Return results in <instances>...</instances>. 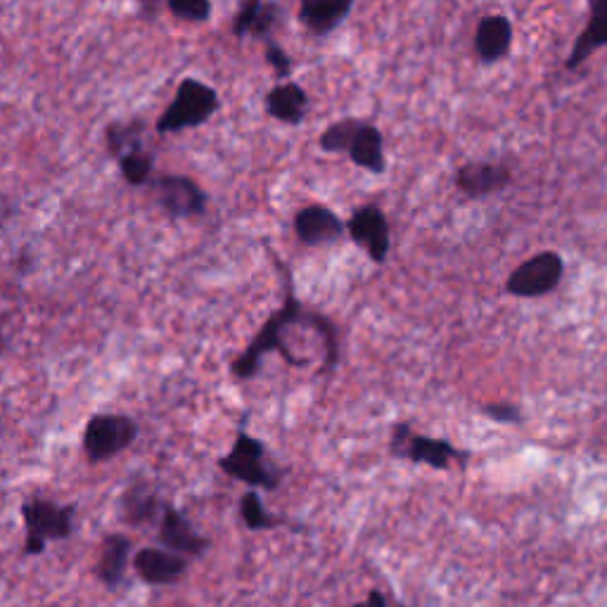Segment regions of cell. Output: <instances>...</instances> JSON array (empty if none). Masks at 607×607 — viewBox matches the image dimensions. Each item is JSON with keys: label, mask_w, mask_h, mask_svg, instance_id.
I'll list each match as a JSON object with an SVG mask.
<instances>
[{"label": "cell", "mask_w": 607, "mask_h": 607, "mask_svg": "<svg viewBox=\"0 0 607 607\" xmlns=\"http://www.w3.org/2000/svg\"><path fill=\"white\" fill-rule=\"evenodd\" d=\"M119 171L124 176V181L129 185H145L150 183L152 171H155V157L150 152L143 150V143L131 148L129 152L117 157Z\"/></svg>", "instance_id": "obj_22"}, {"label": "cell", "mask_w": 607, "mask_h": 607, "mask_svg": "<svg viewBox=\"0 0 607 607\" xmlns=\"http://www.w3.org/2000/svg\"><path fill=\"white\" fill-rule=\"evenodd\" d=\"M219 93L200 79H183L176 88L174 100L157 119V133H178L207 124L219 110Z\"/></svg>", "instance_id": "obj_2"}, {"label": "cell", "mask_w": 607, "mask_h": 607, "mask_svg": "<svg viewBox=\"0 0 607 607\" xmlns=\"http://www.w3.org/2000/svg\"><path fill=\"white\" fill-rule=\"evenodd\" d=\"M513 46V24L503 15H487L479 19L475 34V50L482 62H498L508 55Z\"/></svg>", "instance_id": "obj_15"}, {"label": "cell", "mask_w": 607, "mask_h": 607, "mask_svg": "<svg viewBox=\"0 0 607 607\" xmlns=\"http://www.w3.org/2000/svg\"><path fill=\"white\" fill-rule=\"evenodd\" d=\"M354 607H387V598L382 596L380 591H373L366 600H363V603L354 605Z\"/></svg>", "instance_id": "obj_28"}, {"label": "cell", "mask_w": 607, "mask_h": 607, "mask_svg": "<svg viewBox=\"0 0 607 607\" xmlns=\"http://www.w3.org/2000/svg\"><path fill=\"white\" fill-rule=\"evenodd\" d=\"M159 204L171 219H193L207 209V195L193 178L164 174L155 181Z\"/></svg>", "instance_id": "obj_9"}, {"label": "cell", "mask_w": 607, "mask_h": 607, "mask_svg": "<svg viewBox=\"0 0 607 607\" xmlns=\"http://www.w3.org/2000/svg\"><path fill=\"white\" fill-rule=\"evenodd\" d=\"M482 413L487 415V418L496 420V423H520V418H522L520 408L513 404H503V401L482 406Z\"/></svg>", "instance_id": "obj_27"}, {"label": "cell", "mask_w": 607, "mask_h": 607, "mask_svg": "<svg viewBox=\"0 0 607 607\" xmlns=\"http://www.w3.org/2000/svg\"><path fill=\"white\" fill-rule=\"evenodd\" d=\"M131 555V539L124 534H110L102 543L100 560H98V579L110 589L124 581L126 565H129Z\"/></svg>", "instance_id": "obj_19"}, {"label": "cell", "mask_w": 607, "mask_h": 607, "mask_svg": "<svg viewBox=\"0 0 607 607\" xmlns=\"http://www.w3.org/2000/svg\"><path fill=\"white\" fill-rule=\"evenodd\" d=\"M159 508H164L159 503V498L155 491H150L143 482L131 487L124 494V517L131 522V525H143V522H150L152 517L159 513Z\"/></svg>", "instance_id": "obj_21"}, {"label": "cell", "mask_w": 607, "mask_h": 607, "mask_svg": "<svg viewBox=\"0 0 607 607\" xmlns=\"http://www.w3.org/2000/svg\"><path fill=\"white\" fill-rule=\"evenodd\" d=\"M143 131H145V124L140 119L129 121V124H112L110 129L105 131L107 150H110V155L117 159L124 155V152L136 148V145H140V136H143Z\"/></svg>", "instance_id": "obj_23"}, {"label": "cell", "mask_w": 607, "mask_h": 607, "mask_svg": "<svg viewBox=\"0 0 607 607\" xmlns=\"http://www.w3.org/2000/svg\"><path fill=\"white\" fill-rule=\"evenodd\" d=\"M219 468L254 489H276L280 484V472L266 460L264 444L247 432H238L233 449L219 460Z\"/></svg>", "instance_id": "obj_4"}, {"label": "cell", "mask_w": 607, "mask_h": 607, "mask_svg": "<svg viewBox=\"0 0 607 607\" xmlns=\"http://www.w3.org/2000/svg\"><path fill=\"white\" fill-rule=\"evenodd\" d=\"M166 8L176 19H185V22H207L212 15V5L207 0H169Z\"/></svg>", "instance_id": "obj_25"}, {"label": "cell", "mask_w": 607, "mask_h": 607, "mask_svg": "<svg viewBox=\"0 0 607 607\" xmlns=\"http://www.w3.org/2000/svg\"><path fill=\"white\" fill-rule=\"evenodd\" d=\"M349 238L366 249L375 264H385L389 254V221L378 204H363L347 223Z\"/></svg>", "instance_id": "obj_8"}, {"label": "cell", "mask_w": 607, "mask_h": 607, "mask_svg": "<svg viewBox=\"0 0 607 607\" xmlns=\"http://www.w3.org/2000/svg\"><path fill=\"white\" fill-rule=\"evenodd\" d=\"M266 62L273 67L278 79H287L292 72V60L276 41H266Z\"/></svg>", "instance_id": "obj_26"}, {"label": "cell", "mask_w": 607, "mask_h": 607, "mask_svg": "<svg viewBox=\"0 0 607 607\" xmlns=\"http://www.w3.org/2000/svg\"><path fill=\"white\" fill-rule=\"evenodd\" d=\"M133 570L145 584L171 586L181 581L188 570V558L166 551V548H143L133 558Z\"/></svg>", "instance_id": "obj_12"}, {"label": "cell", "mask_w": 607, "mask_h": 607, "mask_svg": "<svg viewBox=\"0 0 607 607\" xmlns=\"http://www.w3.org/2000/svg\"><path fill=\"white\" fill-rule=\"evenodd\" d=\"M510 169L503 164H489V162H472L460 166L456 171V185L463 195L468 197H489L494 193H501L510 183Z\"/></svg>", "instance_id": "obj_14"}, {"label": "cell", "mask_w": 607, "mask_h": 607, "mask_svg": "<svg viewBox=\"0 0 607 607\" xmlns=\"http://www.w3.org/2000/svg\"><path fill=\"white\" fill-rule=\"evenodd\" d=\"M159 541H162L166 551L183 555V558H200L209 548V539H204L200 532H195L188 517L174 506H164L162 525H159Z\"/></svg>", "instance_id": "obj_10"}, {"label": "cell", "mask_w": 607, "mask_h": 607, "mask_svg": "<svg viewBox=\"0 0 607 607\" xmlns=\"http://www.w3.org/2000/svg\"><path fill=\"white\" fill-rule=\"evenodd\" d=\"M389 451H392L394 458H406L411 463L430 465L434 470H446L453 460L465 465L470 458L468 451H458L446 439H432L425 437V434H415L411 425L406 423L394 425L392 439H389Z\"/></svg>", "instance_id": "obj_6"}, {"label": "cell", "mask_w": 607, "mask_h": 607, "mask_svg": "<svg viewBox=\"0 0 607 607\" xmlns=\"http://www.w3.org/2000/svg\"><path fill=\"white\" fill-rule=\"evenodd\" d=\"M311 311H304L302 302H299L295 290H292V285H287V299L283 304V309L273 313L271 318H268V323L264 328L259 330V335L254 337L252 344L242 351L238 359L233 361V375L238 380H249L254 378V375L259 373L261 368V359H264L266 354H273V351H278L280 356L285 354V340L287 332L304 328L306 321H309Z\"/></svg>", "instance_id": "obj_1"}, {"label": "cell", "mask_w": 607, "mask_h": 607, "mask_svg": "<svg viewBox=\"0 0 607 607\" xmlns=\"http://www.w3.org/2000/svg\"><path fill=\"white\" fill-rule=\"evenodd\" d=\"M562 273H565V261L558 252H541L536 257L527 259L525 264L517 266L510 273L506 290L510 295L522 299L543 297L553 292L560 285Z\"/></svg>", "instance_id": "obj_7"}, {"label": "cell", "mask_w": 607, "mask_h": 607, "mask_svg": "<svg viewBox=\"0 0 607 607\" xmlns=\"http://www.w3.org/2000/svg\"><path fill=\"white\" fill-rule=\"evenodd\" d=\"M280 17V8L273 3H259V0H252V3L242 5V10L235 15L233 19V36L245 38V36H257L264 38L271 34V29L278 24Z\"/></svg>", "instance_id": "obj_20"}, {"label": "cell", "mask_w": 607, "mask_h": 607, "mask_svg": "<svg viewBox=\"0 0 607 607\" xmlns=\"http://www.w3.org/2000/svg\"><path fill=\"white\" fill-rule=\"evenodd\" d=\"M240 517L242 522L252 529V532H261V529H273L280 525L278 517H273L261 503V496L257 491H247L240 501Z\"/></svg>", "instance_id": "obj_24"}, {"label": "cell", "mask_w": 607, "mask_h": 607, "mask_svg": "<svg viewBox=\"0 0 607 607\" xmlns=\"http://www.w3.org/2000/svg\"><path fill=\"white\" fill-rule=\"evenodd\" d=\"M607 46V0H593L591 3V19L586 29L581 31L570 57H567L565 67L577 69L584 65L598 48Z\"/></svg>", "instance_id": "obj_17"}, {"label": "cell", "mask_w": 607, "mask_h": 607, "mask_svg": "<svg viewBox=\"0 0 607 607\" xmlns=\"http://www.w3.org/2000/svg\"><path fill=\"white\" fill-rule=\"evenodd\" d=\"M22 520L27 527L24 553L41 555L48 541L69 539L74 532V506H57L53 501L34 498L22 506Z\"/></svg>", "instance_id": "obj_3"}, {"label": "cell", "mask_w": 607, "mask_h": 607, "mask_svg": "<svg viewBox=\"0 0 607 607\" xmlns=\"http://www.w3.org/2000/svg\"><path fill=\"white\" fill-rule=\"evenodd\" d=\"M306 110H309V95L295 81L278 83L266 95V112L276 121H283V124H302Z\"/></svg>", "instance_id": "obj_16"}, {"label": "cell", "mask_w": 607, "mask_h": 607, "mask_svg": "<svg viewBox=\"0 0 607 607\" xmlns=\"http://www.w3.org/2000/svg\"><path fill=\"white\" fill-rule=\"evenodd\" d=\"M138 423L129 415L98 413L83 430V451L91 463H102L119 456L138 439Z\"/></svg>", "instance_id": "obj_5"}, {"label": "cell", "mask_w": 607, "mask_h": 607, "mask_svg": "<svg viewBox=\"0 0 607 607\" xmlns=\"http://www.w3.org/2000/svg\"><path fill=\"white\" fill-rule=\"evenodd\" d=\"M351 162L361 169L370 171V174H385L387 159H385V138L378 126L368 124V121L354 119L351 126L347 150Z\"/></svg>", "instance_id": "obj_13"}, {"label": "cell", "mask_w": 607, "mask_h": 607, "mask_svg": "<svg viewBox=\"0 0 607 607\" xmlns=\"http://www.w3.org/2000/svg\"><path fill=\"white\" fill-rule=\"evenodd\" d=\"M351 8L349 0H306L299 8V19L313 36H328L347 19Z\"/></svg>", "instance_id": "obj_18"}, {"label": "cell", "mask_w": 607, "mask_h": 607, "mask_svg": "<svg viewBox=\"0 0 607 607\" xmlns=\"http://www.w3.org/2000/svg\"><path fill=\"white\" fill-rule=\"evenodd\" d=\"M292 226H295L297 238L311 247L328 245L347 233V223H342L340 216L323 204H309V207L299 209Z\"/></svg>", "instance_id": "obj_11"}]
</instances>
